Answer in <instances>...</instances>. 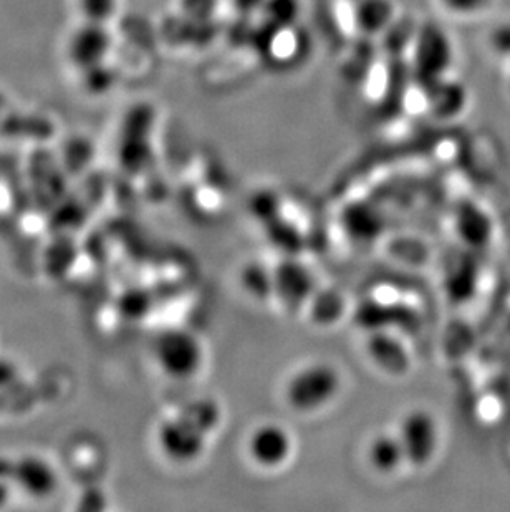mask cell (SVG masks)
Returning a JSON list of instances; mask_svg holds the SVG:
<instances>
[{
    "instance_id": "7",
    "label": "cell",
    "mask_w": 510,
    "mask_h": 512,
    "mask_svg": "<svg viewBox=\"0 0 510 512\" xmlns=\"http://www.w3.org/2000/svg\"><path fill=\"white\" fill-rule=\"evenodd\" d=\"M366 459L376 473L391 476L408 469L405 448L396 428L381 430L371 436L366 448Z\"/></svg>"
},
{
    "instance_id": "4",
    "label": "cell",
    "mask_w": 510,
    "mask_h": 512,
    "mask_svg": "<svg viewBox=\"0 0 510 512\" xmlns=\"http://www.w3.org/2000/svg\"><path fill=\"white\" fill-rule=\"evenodd\" d=\"M405 448L408 469L428 468L438 456L441 448V426L436 416L424 408L408 411L395 426Z\"/></svg>"
},
{
    "instance_id": "14",
    "label": "cell",
    "mask_w": 510,
    "mask_h": 512,
    "mask_svg": "<svg viewBox=\"0 0 510 512\" xmlns=\"http://www.w3.org/2000/svg\"><path fill=\"white\" fill-rule=\"evenodd\" d=\"M265 0H234V7L242 15L260 14Z\"/></svg>"
},
{
    "instance_id": "6",
    "label": "cell",
    "mask_w": 510,
    "mask_h": 512,
    "mask_svg": "<svg viewBox=\"0 0 510 512\" xmlns=\"http://www.w3.org/2000/svg\"><path fill=\"white\" fill-rule=\"evenodd\" d=\"M113 50V34L108 24L82 20L68 34L65 42V58L75 72H85L110 60Z\"/></svg>"
},
{
    "instance_id": "15",
    "label": "cell",
    "mask_w": 510,
    "mask_h": 512,
    "mask_svg": "<svg viewBox=\"0 0 510 512\" xmlns=\"http://www.w3.org/2000/svg\"><path fill=\"white\" fill-rule=\"evenodd\" d=\"M5 105H7V100H5L4 92L0 90V116L5 112Z\"/></svg>"
},
{
    "instance_id": "11",
    "label": "cell",
    "mask_w": 510,
    "mask_h": 512,
    "mask_svg": "<svg viewBox=\"0 0 510 512\" xmlns=\"http://www.w3.org/2000/svg\"><path fill=\"white\" fill-rule=\"evenodd\" d=\"M439 7L454 19L471 20L487 14L496 0H436Z\"/></svg>"
},
{
    "instance_id": "5",
    "label": "cell",
    "mask_w": 510,
    "mask_h": 512,
    "mask_svg": "<svg viewBox=\"0 0 510 512\" xmlns=\"http://www.w3.org/2000/svg\"><path fill=\"white\" fill-rule=\"evenodd\" d=\"M297 443L289 428L277 421L255 426L246 440V455L260 471H279L294 459Z\"/></svg>"
},
{
    "instance_id": "1",
    "label": "cell",
    "mask_w": 510,
    "mask_h": 512,
    "mask_svg": "<svg viewBox=\"0 0 510 512\" xmlns=\"http://www.w3.org/2000/svg\"><path fill=\"white\" fill-rule=\"evenodd\" d=\"M222 423L221 405L211 398H199L161 421L156 443L166 459L189 464L203 458Z\"/></svg>"
},
{
    "instance_id": "9",
    "label": "cell",
    "mask_w": 510,
    "mask_h": 512,
    "mask_svg": "<svg viewBox=\"0 0 510 512\" xmlns=\"http://www.w3.org/2000/svg\"><path fill=\"white\" fill-rule=\"evenodd\" d=\"M395 19L393 0H358L353 9V24L361 34L378 35Z\"/></svg>"
},
{
    "instance_id": "10",
    "label": "cell",
    "mask_w": 510,
    "mask_h": 512,
    "mask_svg": "<svg viewBox=\"0 0 510 512\" xmlns=\"http://www.w3.org/2000/svg\"><path fill=\"white\" fill-rule=\"evenodd\" d=\"M302 12L300 0H265L260 14L275 29L287 30L297 24Z\"/></svg>"
},
{
    "instance_id": "2",
    "label": "cell",
    "mask_w": 510,
    "mask_h": 512,
    "mask_svg": "<svg viewBox=\"0 0 510 512\" xmlns=\"http://www.w3.org/2000/svg\"><path fill=\"white\" fill-rule=\"evenodd\" d=\"M343 390V375L330 362L307 363L295 370L284 385V400L299 415H315L332 405Z\"/></svg>"
},
{
    "instance_id": "13",
    "label": "cell",
    "mask_w": 510,
    "mask_h": 512,
    "mask_svg": "<svg viewBox=\"0 0 510 512\" xmlns=\"http://www.w3.org/2000/svg\"><path fill=\"white\" fill-rule=\"evenodd\" d=\"M82 78V85L87 92L93 95H103V93L110 92L111 85H113V73L108 62L97 65V67L88 68L85 72L78 73Z\"/></svg>"
},
{
    "instance_id": "12",
    "label": "cell",
    "mask_w": 510,
    "mask_h": 512,
    "mask_svg": "<svg viewBox=\"0 0 510 512\" xmlns=\"http://www.w3.org/2000/svg\"><path fill=\"white\" fill-rule=\"evenodd\" d=\"M120 0H77L78 12L82 20L110 24L118 10Z\"/></svg>"
},
{
    "instance_id": "8",
    "label": "cell",
    "mask_w": 510,
    "mask_h": 512,
    "mask_svg": "<svg viewBox=\"0 0 510 512\" xmlns=\"http://www.w3.org/2000/svg\"><path fill=\"white\" fill-rule=\"evenodd\" d=\"M12 476L32 496H49L57 488V474L40 458L19 459L12 466Z\"/></svg>"
},
{
    "instance_id": "3",
    "label": "cell",
    "mask_w": 510,
    "mask_h": 512,
    "mask_svg": "<svg viewBox=\"0 0 510 512\" xmlns=\"http://www.w3.org/2000/svg\"><path fill=\"white\" fill-rule=\"evenodd\" d=\"M153 350L159 370L176 382L191 380L203 370L204 343L189 330H166L154 342Z\"/></svg>"
}]
</instances>
